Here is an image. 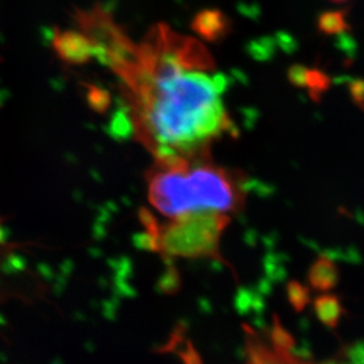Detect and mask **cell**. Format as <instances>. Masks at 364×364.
<instances>
[{
  "label": "cell",
  "mask_w": 364,
  "mask_h": 364,
  "mask_svg": "<svg viewBox=\"0 0 364 364\" xmlns=\"http://www.w3.org/2000/svg\"><path fill=\"white\" fill-rule=\"evenodd\" d=\"M318 30L324 34H341L350 30L347 10H331L318 16Z\"/></svg>",
  "instance_id": "ba28073f"
},
{
  "label": "cell",
  "mask_w": 364,
  "mask_h": 364,
  "mask_svg": "<svg viewBox=\"0 0 364 364\" xmlns=\"http://www.w3.org/2000/svg\"><path fill=\"white\" fill-rule=\"evenodd\" d=\"M287 290H289V299L299 309H301L308 302V299H309L308 290L302 287L299 282H294V281L290 282L289 287H287Z\"/></svg>",
  "instance_id": "4fadbf2b"
},
{
  "label": "cell",
  "mask_w": 364,
  "mask_h": 364,
  "mask_svg": "<svg viewBox=\"0 0 364 364\" xmlns=\"http://www.w3.org/2000/svg\"><path fill=\"white\" fill-rule=\"evenodd\" d=\"M331 87V78L320 69L308 68L305 76V88H308L313 100L318 102L321 95Z\"/></svg>",
  "instance_id": "30bf717a"
},
{
  "label": "cell",
  "mask_w": 364,
  "mask_h": 364,
  "mask_svg": "<svg viewBox=\"0 0 364 364\" xmlns=\"http://www.w3.org/2000/svg\"><path fill=\"white\" fill-rule=\"evenodd\" d=\"M230 220L219 212H195L171 219L159 228L158 252L181 258L219 257L221 234Z\"/></svg>",
  "instance_id": "3957f363"
},
{
  "label": "cell",
  "mask_w": 364,
  "mask_h": 364,
  "mask_svg": "<svg viewBox=\"0 0 364 364\" xmlns=\"http://www.w3.org/2000/svg\"><path fill=\"white\" fill-rule=\"evenodd\" d=\"M352 102L364 112V78H353L348 84Z\"/></svg>",
  "instance_id": "5bb4252c"
},
{
  "label": "cell",
  "mask_w": 364,
  "mask_h": 364,
  "mask_svg": "<svg viewBox=\"0 0 364 364\" xmlns=\"http://www.w3.org/2000/svg\"><path fill=\"white\" fill-rule=\"evenodd\" d=\"M132 123H131L130 117H127L124 112H117L112 124H111V130H112V135L114 136H120V138H126L129 136L132 131Z\"/></svg>",
  "instance_id": "7c38bea8"
},
{
  "label": "cell",
  "mask_w": 364,
  "mask_h": 364,
  "mask_svg": "<svg viewBox=\"0 0 364 364\" xmlns=\"http://www.w3.org/2000/svg\"><path fill=\"white\" fill-rule=\"evenodd\" d=\"M246 364H308L301 362L289 352L287 344H279L277 340L267 343L254 336L248 343L247 363Z\"/></svg>",
  "instance_id": "5b68a950"
},
{
  "label": "cell",
  "mask_w": 364,
  "mask_h": 364,
  "mask_svg": "<svg viewBox=\"0 0 364 364\" xmlns=\"http://www.w3.org/2000/svg\"><path fill=\"white\" fill-rule=\"evenodd\" d=\"M147 182L149 201L171 219L195 212H234L242 208L246 196L240 174L207 161L156 165L147 173Z\"/></svg>",
  "instance_id": "7a4b0ae2"
},
{
  "label": "cell",
  "mask_w": 364,
  "mask_h": 364,
  "mask_svg": "<svg viewBox=\"0 0 364 364\" xmlns=\"http://www.w3.org/2000/svg\"><path fill=\"white\" fill-rule=\"evenodd\" d=\"M52 42L54 50L66 64L81 65L96 55V46L85 33L55 30Z\"/></svg>",
  "instance_id": "277c9868"
},
{
  "label": "cell",
  "mask_w": 364,
  "mask_h": 364,
  "mask_svg": "<svg viewBox=\"0 0 364 364\" xmlns=\"http://www.w3.org/2000/svg\"><path fill=\"white\" fill-rule=\"evenodd\" d=\"M316 311L318 317L328 324V326H336V323L340 318V301L338 297L326 294L318 299H316Z\"/></svg>",
  "instance_id": "9c48e42d"
},
{
  "label": "cell",
  "mask_w": 364,
  "mask_h": 364,
  "mask_svg": "<svg viewBox=\"0 0 364 364\" xmlns=\"http://www.w3.org/2000/svg\"><path fill=\"white\" fill-rule=\"evenodd\" d=\"M87 102L93 111L105 114L111 105V95L105 88L96 85H87Z\"/></svg>",
  "instance_id": "8fae6325"
},
{
  "label": "cell",
  "mask_w": 364,
  "mask_h": 364,
  "mask_svg": "<svg viewBox=\"0 0 364 364\" xmlns=\"http://www.w3.org/2000/svg\"><path fill=\"white\" fill-rule=\"evenodd\" d=\"M192 30L207 41H220L231 31L230 18L218 9H205L196 14Z\"/></svg>",
  "instance_id": "8992f818"
},
{
  "label": "cell",
  "mask_w": 364,
  "mask_h": 364,
  "mask_svg": "<svg viewBox=\"0 0 364 364\" xmlns=\"http://www.w3.org/2000/svg\"><path fill=\"white\" fill-rule=\"evenodd\" d=\"M338 266L333 260L320 257L313 263L309 270V282L314 289L326 291L338 284Z\"/></svg>",
  "instance_id": "52a82bcc"
},
{
  "label": "cell",
  "mask_w": 364,
  "mask_h": 364,
  "mask_svg": "<svg viewBox=\"0 0 364 364\" xmlns=\"http://www.w3.org/2000/svg\"><path fill=\"white\" fill-rule=\"evenodd\" d=\"M306 66L296 64V65L290 66L287 70V77L291 84H294L296 87H305V76H306Z\"/></svg>",
  "instance_id": "9a60e30c"
},
{
  "label": "cell",
  "mask_w": 364,
  "mask_h": 364,
  "mask_svg": "<svg viewBox=\"0 0 364 364\" xmlns=\"http://www.w3.org/2000/svg\"><path fill=\"white\" fill-rule=\"evenodd\" d=\"M111 68L123 80L134 131L156 165L205 161L210 142L232 131L220 99L227 81L207 73L215 60L197 39L158 23Z\"/></svg>",
  "instance_id": "6da1fadb"
}]
</instances>
